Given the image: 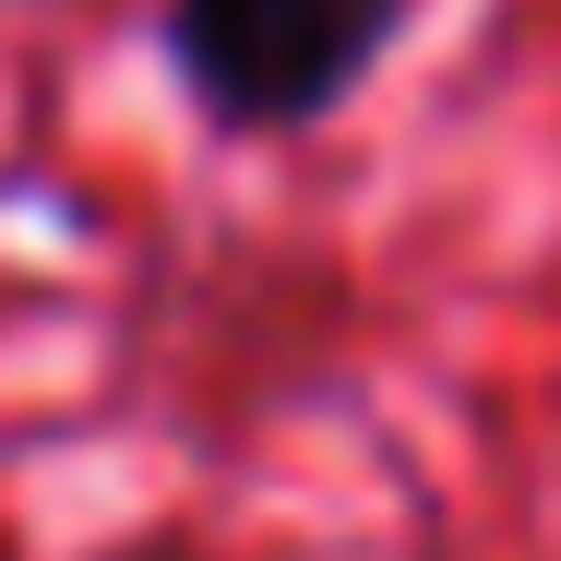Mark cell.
Returning a JSON list of instances; mask_svg holds the SVG:
<instances>
[{"instance_id": "obj_1", "label": "cell", "mask_w": 561, "mask_h": 561, "mask_svg": "<svg viewBox=\"0 0 561 561\" xmlns=\"http://www.w3.org/2000/svg\"><path fill=\"white\" fill-rule=\"evenodd\" d=\"M407 24L419 0H168V72L216 131L287 144L335 119L394 60Z\"/></svg>"}, {"instance_id": "obj_2", "label": "cell", "mask_w": 561, "mask_h": 561, "mask_svg": "<svg viewBox=\"0 0 561 561\" xmlns=\"http://www.w3.org/2000/svg\"><path fill=\"white\" fill-rule=\"evenodd\" d=\"M108 561H204V550H180V538H131V550H108Z\"/></svg>"}]
</instances>
